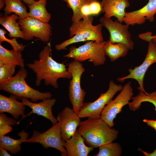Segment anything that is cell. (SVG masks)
<instances>
[{
    "label": "cell",
    "instance_id": "1",
    "mask_svg": "<svg viewBox=\"0 0 156 156\" xmlns=\"http://www.w3.org/2000/svg\"><path fill=\"white\" fill-rule=\"evenodd\" d=\"M50 42L45 46L39 55V59L26 64L36 74V85L39 86L44 80L46 86L58 87L57 81L60 78L70 79L71 73L63 63H58L51 56Z\"/></svg>",
    "mask_w": 156,
    "mask_h": 156
},
{
    "label": "cell",
    "instance_id": "2",
    "mask_svg": "<svg viewBox=\"0 0 156 156\" xmlns=\"http://www.w3.org/2000/svg\"><path fill=\"white\" fill-rule=\"evenodd\" d=\"M78 130L88 146L93 148L113 142L118 133V130L112 128L101 118L81 121Z\"/></svg>",
    "mask_w": 156,
    "mask_h": 156
},
{
    "label": "cell",
    "instance_id": "3",
    "mask_svg": "<svg viewBox=\"0 0 156 156\" xmlns=\"http://www.w3.org/2000/svg\"><path fill=\"white\" fill-rule=\"evenodd\" d=\"M83 20L72 23L69 28L71 38L55 45L58 51L66 50L68 45L75 43L86 41L97 42L103 41L102 33L103 25L101 23L96 25H92L94 19L90 16H85Z\"/></svg>",
    "mask_w": 156,
    "mask_h": 156
},
{
    "label": "cell",
    "instance_id": "4",
    "mask_svg": "<svg viewBox=\"0 0 156 156\" xmlns=\"http://www.w3.org/2000/svg\"><path fill=\"white\" fill-rule=\"evenodd\" d=\"M27 72L25 67H21L15 75L8 81L0 84V89L21 98L30 99L31 102L52 98L50 92H42L30 87L25 79Z\"/></svg>",
    "mask_w": 156,
    "mask_h": 156
},
{
    "label": "cell",
    "instance_id": "5",
    "mask_svg": "<svg viewBox=\"0 0 156 156\" xmlns=\"http://www.w3.org/2000/svg\"><path fill=\"white\" fill-rule=\"evenodd\" d=\"M105 41H88L78 47L72 46L70 48L69 53L64 57L80 62L89 60L95 66L102 65L106 61L104 49Z\"/></svg>",
    "mask_w": 156,
    "mask_h": 156
},
{
    "label": "cell",
    "instance_id": "6",
    "mask_svg": "<svg viewBox=\"0 0 156 156\" xmlns=\"http://www.w3.org/2000/svg\"><path fill=\"white\" fill-rule=\"evenodd\" d=\"M67 69L72 76L68 87L69 98L73 109L77 114L83 105L86 94L80 84L81 77L85 70L80 62L75 60L69 64Z\"/></svg>",
    "mask_w": 156,
    "mask_h": 156
},
{
    "label": "cell",
    "instance_id": "7",
    "mask_svg": "<svg viewBox=\"0 0 156 156\" xmlns=\"http://www.w3.org/2000/svg\"><path fill=\"white\" fill-rule=\"evenodd\" d=\"M123 88L121 85H118L112 80L110 81L109 88L104 93H101L99 98L95 101L83 103L77 114L80 118H100L102 111L112 100L114 96Z\"/></svg>",
    "mask_w": 156,
    "mask_h": 156
},
{
    "label": "cell",
    "instance_id": "8",
    "mask_svg": "<svg viewBox=\"0 0 156 156\" xmlns=\"http://www.w3.org/2000/svg\"><path fill=\"white\" fill-rule=\"evenodd\" d=\"M24 142L39 143L45 149L54 148L61 152V156H67L66 150L64 146V141L62 138L59 122L53 125L51 128L43 133L34 130L31 137L25 140Z\"/></svg>",
    "mask_w": 156,
    "mask_h": 156
},
{
    "label": "cell",
    "instance_id": "9",
    "mask_svg": "<svg viewBox=\"0 0 156 156\" xmlns=\"http://www.w3.org/2000/svg\"><path fill=\"white\" fill-rule=\"evenodd\" d=\"M133 95V88L131 81L123 86L120 93L105 107L101 112L100 118L111 128L114 125V119L122 111V107L128 104Z\"/></svg>",
    "mask_w": 156,
    "mask_h": 156
},
{
    "label": "cell",
    "instance_id": "10",
    "mask_svg": "<svg viewBox=\"0 0 156 156\" xmlns=\"http://www.w3.org/2000/svg\"><path fill=\"white\" fill-rule=\"evenodd\" d=\"M18 22L23 35V39L30 40L35 37L44 42L49 40L51 26L48 23L29 16L19 19Z\"/></svg>",
    "mask_w": 156,
    "mask_h": 156
},
{
    "label": "cell",
    "instance_id": "11",
    "mask_svg": "<svg viewBox=\"0 0 156 156\" xmlns=\"http://www.w3.org/2000/svg\"><path fill=\"white\" fill-rule=\"evenodd\" d=\"M101 23L109 31V40L113 44L121 43L127 45L130 50L133 49L134 43L129 30V25H123L118 20L113 21L111 18L102 17L99 20Z\"/></svg>",
    "mask_w": 156,
    "mask_h": 156
},
{
    "label": "cell",
    "instance_id": "12",
    "mask_svg": "<svg viewBox=\"0 0 156 156\" xmlns=\"http://www.w3.org/2000/svg\"><path fill=\"white\" fill-rule=\"evenodd\" d=\"M149 42L147 53L146 57L140 66L135 67L133 69H129V74L125 77L117 78L118 81L123 82L126 79H133L137 81L139 86L138 87L140 91L144 92L147 94L145 90L143 85V81L146 73L150 66L156 63V44L151 40Z\"/></svg>",
    "mask_w": 156,
    "mask_h": 156
},
{
    "label": "cell",
    "instance_id": "13",
    "mask_svg": "<svg viewBox=\"0 0 156 156\" xmlns=\"http://www.w3.org/2000/svg\"><path fill=\"white\" fill-rule=\"evenodd\" d=\"M57 118L60 123L61 137L63 141L72 137L81 122L77 114L68 107L58 113Z\"/></svg>",
    "mask_w": 156,
    "mask_h": 156
},
{
    "label": "cell",
    "instance_id": "14",
    "mask_svg": "<svg viewBox=\"0 0 156 156\" xmlns=\"http://www.w3.org/2000/svg\"><path fill=\"white\" fill-rule=\"evenodd\" d=\"M147 4L138 10L126 12L123 22L129 25H142L146 20L153 22L156 14V0H148Z\"/></svg>",
    "mask_w": 156,
    "mask_h": 156
},
{
    "label": "cell",
    "instance_id": "15",
    "mask_svg": "<svg viewBox=\"0 0 156 156\" xmlns=\"http://www.w3.org/2000/svg\"><path fill=\"white\" fill-rule=\"evenodd\" d=\"M21 98V101L24 105L29 107L31 110L17 122V124H18L23 119L30 116L32 114H36L43 116L50 120L53 125L58 122L57 118L54 116L52 112V107L56 102L55 99L51 98L47 99L40 102L34 103L29 101L26 98L23 97Z\"/></svg>",
    "mask_w": 156,
    "mask_h": 156
},
{
    "label": "cell",
    "instance_id": "16",
    "mask_svg": "<svg viewBox=\"0 0 156 156\" xmlns=\"http://www.w3.org/2000/svg\"><path fill=\"white\" fill-rule=\"evenodd\" d=\"M85 140L77 129L75 133L69 139L64 141L68 156H87L94 148L87 146Z\"/></svg>",
    "mask_w": 156,
    "mask_h": 156
},
{
    "label": "cell",
    "instance_id": "17",
    "mask_svg": "<svg viewBox=\"0 0 156 156\" xmlns=\"http://www.w3.org/2000/svg\"><path fill=\"white\" fill-rule=\"evenodd\" d=\"M101 4L104 16L108 18L115 16L121 23L123 22L125 9L130 5L128 0H102Z\"/></svg>",
    "mask_w": 156,
    "mask_h": 156
},
{
    "label": "cell",
    "instance_id": "18",
    "mask_svg": "<svg viewBox=\"0 0 156 156\" xmlns=\"http://www.w3.org/2000/svg\"><path fill=\"white\" fill-rule=\"evenodd\" d=\"M25 106L22 102L17 100L15 97H8L0 94V113H8L17 120L20 116L23 118L25 115Z\"/></svg>",
    "mask_w": 156,
    "mask_h": 156
},
{
    "label": "cell",
    "instance_id": "19",
    "mask_svg": "<svg viewBox=\"0 0 156 156\" xmlns=\"http://www.w3.org/2000/svg\"><path fill=\"white\" fill-rule=\"evenodd\" d=\"M18 16L15 14L0 16V24L8 32V36L10 38H21L23 39V35L18 22Z\"/></svg>",
    "mask_w": 156,
    "mask_h": 156
},
{
    "label": "cell",
    "instance_id": "20",
    "mask_svg": "<svg viewBox=\"0 0 156 156\" xmlns=\"http://www.w3.org/2000/svg\"><path fill=\"white\" fill-rule=\"evenodd\" d=\"M20 137L19 139H14L9 136H4L0 138V146L9 151L12 154H16L21 150V144L28 138L29 134L23 130L18 133Z\"/></svg>",
    "mask_w": 156,
    "mask_h": 156
},
{
    "label": "cell",
    "instance_id": "21",
    "mask_svg": "<svg viewBox=\"0 0 156 156\" xmlns=\"http://www.w3.org/2000/svg\"><path fill=\"white\" fill-rule=\"evenodd\" d=\"M47 3V0H39L28 5L29 10L28 16L48 23L51 19V15L46 9Z\"/></svg>",
    "mask_w": 156,
    "mask_h": 156
},
{
    "label": "cell",
    "instance_id": "22",
    "mask_svg": "<svg viewBox=\"0 0 156 156\" xmlns=\"http://www.w3.org/2000/svg\"><path fill=\"white\" fill-rule=\"evenodd\" d=\"M0 64L25 67L24 60L21 52L13 49L9 50L0 44Z\"/></svg>",
    "mask_w": 156,
    "mask_h": 156
},
{
    "label": "cell",
    "instance_id": "23",
    "mask_svg": "<svg viewBox=\"0 0 156 156\" xmlns=\"http://www.w3.org/2000/svg\"><path fill=\"white\" fill-rule=\"evenodd\" d=\"M104 49L105 55L108 57L112 62L126 56L129 49L126 45L121 43L113 44L109 40L105 41Z\"/></svg>",
    "mask_w": 156,
    "mask_h": 156
},
{
    "label": "cell",
    "instance_id": "24",
    "mask_svg": "<svg viewBox=\"0 0 156 156\" xmlns=\"http://www.w3.org/2000/svg\"><path fill=\"white\" fill-rule=\"evenodd\" d=\"M4 1L5 4L3 9L5 15H9L12 13H14L18 16L19 19L28 16L27 8L22 1L20 0Z\"/></svg>",
    "mask_w": 156,
    "mask_h": 156
},
{
    "label": "cell",
    "instance_id": "25",
    "mask_svg": "<svg viewBox=\"0 0 156 156\" xmlns=\"http://www.w3.org/2000/svg\"><path fill=\"white\" fill-rule=\"evenodd\" d=\"M132 101L129 103V109L131 111H135L140 107L142 103L149 102L152 103L155 107L154 109L156 113V91L146 94L144 92L140 91L136 96L131 98Z\"/></svg>",
    "mask_w": 156,
    "mask_h": 156
},
{
    "label": "cell",
    "instance_id": "26",
    "mask_svg": "<svg viewBox=\"0 0 156 156\" xmlns=\"http://www.w3.org/2000/svg\"><path fill=\"white\" fill-rule=\"evenodd\" d=\"M99 152L95 156H120L122 152L120 145L118 143H110L99 147Z\"/></svg>",
    "mask_w": 156,
    "mask_h": 156
},
{
    "label": "cell",
    "instance_id": "27",
    "mask_svg": "<svg viewBox=\"0 0 156 156\" xmlns=\"http://www.w3.org/2000/svg\"><path fill=\"white\" fill-rule=\"evenodd\" d=\"M67 3V6L73 12L71 20L73 23H76L83 18L81 9L83 5L88 3L87 0H62Z\"/></svg>",
    "mask_w": 156,
    "mask_h": 156
},
{
    "label": "cell",
    "instance_id": "28",
    "mask_svg": "<svg viewBox=\"0 0 156 156\" xmlns=\"http://www.w3.org/2000/svg\"><path fill=\"white\" fill-rule=\"evenodd\" d=\"M16 65L0 64V84L10 79L15 73Z\"/></svg>",
    "mask_w": 156,
    "mask_h": 156
},
{
    "label": "cell",
    "instance_id": "29",
    "mask_svg": "<svg viewBox=\"0 0 156 156\" xmlns=\"http://www.w3.org/2000/svg\"><path fill=\"white\" fill-rule=\"evenodd\" d=\"M7 32L3 29H0V43L5 41L9 43L12 47L13 49L16 51L21 52L24 50L25 46L22 44H19L16 40V38H13L12 39L7 38L5 34Z\"/></svg>",
    "mask_w": 156,
    "mask_h": 156
},
{
    "label": "cell",
    "instance_id": "30",
    "mask_svg": "<svg viewBox=\"0 0 156 156\" xmlns=\"http://www.w3.org/2000/svg\"><path fill=\"white\" fill-rule=\"evenodd\" d=\"M15 119L7 117L3 113H0V126L5 125H15L17 122Z\"/></svg>",
    "mask_w": 156,
    "mask_h": 156
},
{
    "label": "cell",
    "instance_id": "31",
    "mask_svg": "<svg viewBox=\"0 0 156 156\" xmlns=\"http://www.w3.org/2000/svg\"><path fill=\"white\" fill-rule=\"evenodd\" d=\"M91 15H98L102 11V7L101 3L97 1L89 3Z\"/></svg>",
    "mask_w": 156,
    "mask_h": 156
},
{
    "label": "cell",
    "instance_id": "32",
    "mask_svg": "<svg viewBox=\"0 0 156 156\" xmlns=\"http://www.w3.org/2000/svg\"><path fill=\"white\" fill-rule=\"evenodd\" d=\"M12 130L11 125H3L0 126V138L10 132Z\"/></svg>",
    "mask_w": 156,
    "mask_h": 156
},
{
    "label": "cell",
    "instance_id": "33",
    "mask_svg": "<svg viewBox=\"0 0 156 156\" xmlns=\"http://www.w3.org/2000/svg\"><path fill=\"white\" fill-rule=\"evenodd\" d=\"M81 11L83 18L91 15L89 3H87L83 5L81 8Z\"/></svg>",
    "mask_w": 156,
    "mask_h": 156
},
{
    "label": "cell",
    "instance_id": "34",
    "mask_svg": "<svg viewBox=\"0 0 156 156\" xmlns=\"http://www.w3.org/2000/svg\"><path fill=\"white\" fill-rule=\"evenodd\" d=\"M152 34L151 32H147L140 34L139 37L142 40L149 42L151 40Z\"/></svg>",
    "mask_w": 156,
    "mask_h": 156
},
{
    "label": "cell",
    "instance_id": "35",
    "mask_svg": "<svg viewBox=\"0 0 156 156\" xmlns=\"http://www.w3.org/2000/svg\"><path fill=\"white\" fill-rule=\"evenodd\" d=\"M143 121L146 123L148 125L154 129L156 131V120H150L145 119L143 120Z\"/></svg>",
    "mask_w": 156,
    "mask_h": 156
},
{
    "label": "cell",
    "instance_id": "36",
    "mask_svg": "<svg viewBox=\"0 0 156 156\" xmlns=\"http://www.w3.org/2000/svg\"><path fill=\"white\" fill-rule=\"evenodd\" d=\"M138 150V151H141L145 156H156V148L153 152L151 153H149L148 152L143 151L140 148H139Z\"/></svg>",
    "mask_w": 156,
    "mask_h": 156
},
{
    "label": "cell",
    "instance_id": "37",
    "mask_svg": "<svg viewBox=\"0 0 156 156\" xmlns=\"http://www.w3.org/2000/svg\"><path fill=\"white\" fill-rule=\"evenodd\" d=\"M5 148L0 146V156H10L11 155L9 154Z\"/></svg>",
    "mask_w": 156,
    "mask_h": 156
},
{
    "label": "cell",
    "instance_id": "38",
    "mask_svg": "<svg viewBox=\"0 0 156 156\" xmlns=\"http://www.w3.org/2000/svg\"><path fill=\"white\" fill-rule=\"evenodd\" d=\"M27 5L33 3L36 1L34 0H20Z\"/></svg>",
    "mask_w": 156,
    "mask_h": 156
},
{
    "label": "cell",
    "instance_id": "39",
    "mask_svg": "<svg viewBox=\"0 0 156 156\" xmlns=\"http://www.w3.org/2000/svg\"><path fill=\"white\" fill-rule=\"evenodd\" d=\"M5 5V2L4 0H0V9H2Z\"/></svg>",
    "mask_w": 156,
    "mask_h": 156
},
{
    "label": "cell",
    "instance_id": "40",
    "mask_svg": "<svg viewBox=\"0 0 156 156\" xmlns=\"http://www.w3.org/2000/svg\"><path fill=\"white\" fill-rule=\"evenodd\" d=\"M151 41L156 44V37L152 38Z\"/></svg>",
    "mask_w": 156,
    "mask_h": 156
},
{
    "label": "cell",
    "instance_id": "41",
    "mask_svg": "<svg viewBox=\"0 0 156 156\" xmlns=\"http://www.w3.org/2000/svg\"><path fill=\"white\" fill-rule=\"evenodd\" d=\"M96 1V0H87L88 3H90L92 2Z\"/></svg>",
    "mask_w": 156,
    "mask_h": 156
},
{
    "label": "cell",
    "instance_id": "42",
    "mask_svg": "<svg viewBox=\"0 0 156 156\" xmlns=\"http://www.w3.org/2000/svg\"><path fill=\"white\" fill-rule=\"evenodd\" d=\"M155 37H156V34H155V35L153 36H151V38H152Z\"/></svg>",
    "mask_w": 156,
    "mask_h": 156
}]
</instances>
